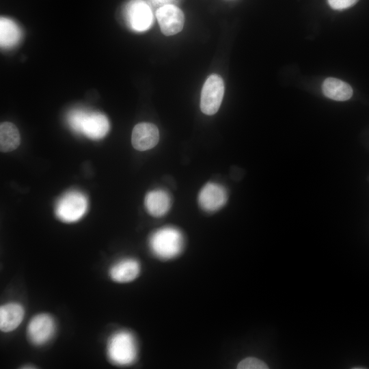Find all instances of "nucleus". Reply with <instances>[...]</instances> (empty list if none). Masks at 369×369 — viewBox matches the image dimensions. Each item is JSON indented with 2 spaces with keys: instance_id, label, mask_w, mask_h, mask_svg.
Wrapping results in <instances>:
<instances>
[{
  "instance_id": "nucleus-4",
  "label": "nucleus",
  "mask_w": 369,
  "mask_h": 369,
  "mask_svg": "<svg viewBox=\"0 0 369 369\" xmlns=\"http://www.w3.org/2000/svg\"><path fill=\"white\" fill-rule=\"evenodd\" d=\"M88 201L80 191H70L64 193L57 202L55 213L57 217L64 223H74L86 213Z\"/></svg>"
},
{
  "instance_id": "nucleus-13",
  "label": "nucleus",
  "mask_w": 369,
  "mask_h": 369,
  "mask_svg": "<svg viewBox=\"0 0 369 369\" xmlns=\"http://www.w3.org/2000/svg\"><path fill=\"white\" fill-rule=\"evenodd\" d=\"M144 204L150 215L161 217L169 211L171 207V198L165 191L154 190L146 195Z\"/></svg>"
},
{
  "instance_id": "nucleus-3",
  "label": "nucleus",
  "mask_w": 369,
  "mask_h": 369,
  "mask_svg": "<svg viewBox=\"0 0 369 369\" xmlns=\"http://www.w3.org/2000/svg\"><path fill=\"white\" fill-rule=\"evenodd\" d=\"M149 247L152 254L160 260L174 259L183 250L182 233L172 226L158 229L150 237Z\"/></svg>"
},
{
  "instance_id": "nucleus-8",
  "label": "nucleus",
  "mask_w": 369,
  "mask_h": 369,
  "mask_svg": "<svg viewBox=\"0 0 369 369\" xmlns=\"http://www.w3.org/2000/svg\"><path fill=\"white\" fill-rule=\"evenodd\" d=\"M156 17L162 33L165 36L176 34L183 28L184 14L174 5L167 4L159 8L156 12Z\"/></svg>"
},
{
  "instance_id": "nucleus-16",
  "label": "nucleus",
  "mask_w": 369,
  "mask_h": 369,
  "mask_svg": "<svg viewBox=\"0 0 369 369\" xmlns=\"http://www.w3.org/2000/svg\"><path fill=\"white\" fill-rule=\"evenodd\" d=\"M20 32L18 25L12 20L1 17L0 20V42L1 47L10 48L17 44Z\"/></svg>"
},
{
  "instance_id": "nucleus-7",
  "label": "nucleus",
  "mask_w": 369,
  "mask_h": 369,
  "mask_svg": "<svg viewBox=\"0 0 369 369\" xmlns=\"http://www.w3.org/2000/svg\"><path fill=\"white\" fill-rule=\"evenodd\" d=\"M124 14L131 29L137 31L148 29L153 16L150 6L143 0H131L125 6Z\"/></svg>"
},
{
  "instance_id": "nucleus-11",
  "label": "nucleus",
  "mask_w": 369,
  "mask_h": 369,
  "mask_svg": "<svg viewBox=\"0 0 369 369\" xmlns=\"http://www.w3.org/2000/svg\"><path fill=\"white\" fill-rule=\"evenodd\" d=\"M141 271L138 260L132 258H122L113 264L109 270L110 278L117 283H128L135 280Z\"/></svg>"
},
{
  "instance_id": "nucleus-9",
  "label": "nucleus",
  "mask_w": 369,
  "mask_h": 369,
  "mask_svg": "<svg viewBox=\"0 0 369 369\" xmlns=\"http://www.w3.org/2000/svg\"><path fill=\"white\" fill-rule=\"evenodd\" d=\"M228 194L226 189L217 183L208 182L206 184L198 196V202L201 208L207 212H214L226 203Z\"/></svg>"
},
{
  "instance_id": "nucleus-12",
  "label": "nucleus",
  "mask_w": 369,
  "mask_h": 369,
  "mask_svg": "<svg viewBox=\"0 0 369 369\" xmlns=\"http://www.w3.org/2000/svg\"><path fill=\"white\" fill-rule=\"evenodd\" d=\"M25 316L23 306L17 302H9L0 307V329L8 333L21 324Z\"/></svg>"
},
{
  "instance_id": "nucleus-5",
  "label": "nucleus",
  "mask_w": 369,
  "mask_h": 369,
  "mask_svg": "<svg viewBox=\"0 0 369 369\" xmlns=\"http://www.w3.org/2000/svg\"><path fill=\"white\" fill-rule=\"evenodd\" d=\"M224 94V83L222 78L217 74H211L206 80L202 90L200 109L208 115L215 114L219 110Z\"/></svg>"
},
{
  "instance_id": "nucleus-18",
  "label": "nucleus",
  "mask_w": 369,
  "mask_h": 369,
  "mask_svg": "<svg viewBox=\"0 0 369 369\" xmlns=\"http://www.w3.org/2000/svg\"><path fill=\"white\" fill-rule=\"evenodd\" d=\"M357 0H328L329 5L335 10H344L353 5Z\"/></svg>"
},
{
  "instance_id": "nucleus-14",
  "label": "nucleus",
  "mask_w": 369,
  "mask_h": 369,
  "mask_svg": "<svg viewBox=\"0 0 369 369\" xmlns=\"http://www.w3.org/2000/svg\"><path fill=\"white\" fill-rule=\"evenodd\" d=\"M323 94L331 99L339 101L348 100L353 95L350 85L336 78H327L323 83Z\"/></svg>"
},
{
  "instance_id": "nucleus-6",
  "label": "nucleus",
  "mask_w": 369,
  "mask_h": 369,
  "mask_svg": "<svg viewBox=\"0 0 369 369\" xmlns=\"http://www.w3.org/2000/svg\"><path fill=\"white\" fill-rule=\"evenodd\" d=\"M55 330L54 318L49 314L40 313L29 320L27 327V336L32 344L42 346L52 339Z\"/></svg>"
},
{
  "instance_id": "nucleus-1",
  "label": "nucleus",
  "mask_w": 369,
  "mask_h": 369,
  "mask_svg": "<svg viewBox=\"0 0 369 369\" xmlns=\"http://www.w3.org/2000/svg\"><path fill=\"white\" fill-rule=\"evenodd\" d=\"M67 121L74 132L83 134L92 139H102L109 129L107 118L99 112L73 109L68 113Z\"/></svg>"
},
{
  "instance_id": "nucleus-19",
  "label": "nucleus",
  "mask_w": 369,
  "mask_h": 369,
  "mask_svg": "<svg viewBox=\"0 0 369 369\" xmlns=\"http://www.w3.org/2000/svg\"><path fill=\"white\" fill-rule=\"evenodd\" d=\"M156 1H165V0H156Z\"/></svg>"
},
{
  "instance_id": "nucleus-2",
  "label": "nucleus",
  "mask_w": 369,
  "mask_h": 369,
  "mask_svg": "<svg viewBox=\"0 0 369 369\" xmlns=\"http://www.w3.org/2000/svg\"><path fill=\"white\" fill-rule=\"evenodd\" d=\"M106 352L108 359L113 364L118 366H131L138 356L136 338L128 330H118L108 338Z\"/></svg>"
},
{
  "instance_id": "nucleus-10",
  "label": "nucleus",
  "mask_w": 369,
  "mask_h": 369,
  "mask_svg": "<svg viewBox=\"0 0 369 369\" xmlns=\"http://www.w3.org/2000/svg\"><path fill=\"white\" fill-rule=\"evenodd\" d=\"M159 140L158 128L152 123L137 124L133 130L132 145L137 150L145 151L154 147Z\"/></svg>"
},
{
  "instance_id": "nucleus-15",
  "label": "nucleus",
  "mask_w": 369,
  "mask_h": 369,
  "mask_svg": "<svg viewBox=\"0 0 369 369\" xmlns=\"http://www.w3.org/2000/svg\"><path fill=\"white\" fill-rule=\"evenodd\" d=\"M20 134L12 123L5 122L0 125V148L1 152H11L20 144Z\"/></svg>"
},
{
  "instance_id": "nucleus-17",
  "label": "nucleus",
  "mask_w": 369,
  "mask_h": 369,
  "mask_svg": "<svg viewBox=\"0 0 369 369\" xmlns=\"http://www.w3.org/2000/svg\"><path fill=\"white\" fill-rule=\"evenodd\" d=\"M268 366L262 360L256 357H246L237 365L238 369H266Z\"/></svg>"
}]
</instances>
